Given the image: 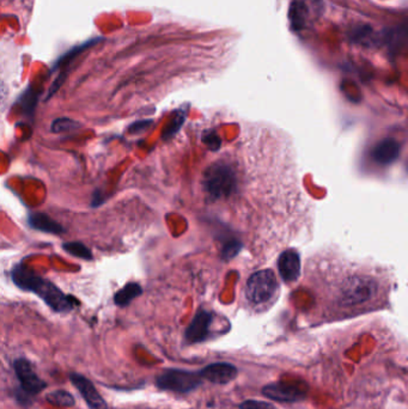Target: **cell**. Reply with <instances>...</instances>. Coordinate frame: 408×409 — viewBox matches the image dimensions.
Instances as JSON below:
<instances>
[{
    "label": "cell",
    "mask_w": 408,
    "mask_h": 409,
    "mask_svg": "<svg viewBox=\"0 0 408 409\" xmlns=\"http://www.w3.org/2000/svg\"><path fill=\"white\" fill-rule=\"evenodd\" d=\"M63 249L68 254L78 258V259L92 260V251L89 249L88 246H84L83 243H65L63 246Z\"/></svg>",
    "instance_id": "e0dca14e"
},
{
    "label": "cell",
    "mask_w": 408,
    "mask_h": 409,
    "mask_svg": "<svg viewBox=\"0 0 408 409\" xmlns=\"http://www.w3.org/2000/svg\"><path fill=\"white\" fill-rule=\"evenodd\" d=\"M240 409H275V407L270 402L246 400L240 405Z\"/></svg>",
    "instance_id": "ffe728a7"
},
{
    "label": "cell",
    "mask_w": 408,
    "mask_h": 409,
    "mask_svg": "<svg viewBox=\"0 0 408 409\" xmlns=\"http://www.w3.org/2000/svg\"><path fill=\"white\" fill-rule=\"evenodd\" d=\"M70 380H71L72 385L78 389V392L90 409H108V406L104 401L103 397L101 396L100 393L97 392V389L95 388V385H92V380H88L87 377L82 376L80 373H71Z\"/></svg>",
    "instance_id": "9c48e42d"
},
{
    "label": "cell",
    "mask_w": 408,
    "mask_h": 409,
    "mask_svg": "<svg viewBox=\"0 0 408 409\" xmlns=\"http://www.w3.org/2000/svg\"><path fill=\"white\" fill-rule=\"evenodd\" d=\"M308 8L303 1L293 0L290 6V22H291L292 29L300 30L305 27V22L307 20Z\"/></svg>",
    "instance_id": "4fadbf2b"
},
{
    "label": "cell",
    "mask_w": 408,
    "mask_h": 409,
    "mask_svg": "<svg viewBox=\"0 0 408 409\" xmlns=\"http://www.w3.org/2000/svg\"><path fill=\"white\" fill-rule=\"evenodd\" d=\"M203 383L199 372L181 369H169L156 378V385L161 390L171 393L188 394L201 387Z\"/></svg>",
    "instance_id": "5b68a950"
},
{
    "label": "cell",
    "mask_w": 408,
    "mask_h": 409,
    "mask_svg": "<svg viewBox=\"0 0 408 409\" xmlns=\"http://www.w3.org/2000/svg\"><path fill=\"white\" fill-rule=\"evenodd\" d=\"M352 40L362 45H374L379 41V38H376L375 34L372 33V30L369 27H359L357 29H354Z\"/></svg>",
    "instance_id": "ac0fdd59"
},
{
    "label": "cell",
    "mask_w": 408,
    "mask_h": 409,
    "mask_svg": "<svg viewBox=\"0 0 408 409\" xmlns=\"http://www.w3.org/2000/svg\"><path fill=\"white\" fill-rule=\"evenodd\" d=\"M263 394L267 399L273 401L293 403V402L305 400L307 392L297 385L279 382V383L265 385L263 388Z\"/></svg>",
    "instance_id": "52a82bcc"
},
{
    "label": "cell",
    "mask_w": 408,
    "mask_h": 409,
    "mask_svg": "<svg viewBox=\"0 0 408 409\" xmlns=\"http://www.w3.org/2000/svg\"><path fill=\"white\" fill-rule=\"evenodd\" d=\"M47 400L52 405L59 406V407H71L75 405V399L71 394L65 390H54L47 395Z\"/></svg>",
    "instance_id": "2e32d148"
},
{
    "label": "cell",
    "mask_w": 408,
    "mask_h": 409,
    "mask_svg": "<svg viewBox=\"0 0 408 409\" xmlns=\"http://www.w3.org/2000/svg\"><path fill=\"white\" fill-rule=\"evenodd\" d=\"M29 225L33 229L46 232V234L60 235L63 234L64 229L61 225L53 221L50 216L45 213H33L29 216Z\"/></svg>",
    "instance_id": "7c38bea8"
},
{
    "label": "cell",
    "mask_w": 408,
    "mask_h": 409,
    "mask_svg": "<svg viewBox=\"0 0 408 409\" xmlns=\"http://www.w3.org/2000/svg\"><path fill=\"white\" fill-rule=\"evenodd\" d=\"M199 375L203 380H207L213 385H224L238 377V370L233 364L213 363L201 370Z\"/></svg>",
    "instance_id": "ba28073f"
},
{
    "label": "cell",
    "mask_w": 408,
    "mask_h": 409,
    "mask_svg": "<svg viewBox=\"0 0 408 409\" xmlns=\"http://www.w3.org/2000/svg\"><path fill=\"white\" fill-rule=\"evenodd\" d=\"M13 368H15L17 378L20 380L22 392L27 394L28 396L38 395L46 388V383L38 376L29 360L24 358L17 359L13 364Z\"/></svg>",
    "instance_id": "8992f818"
},
{
    "label": "cell",
    "mask_w": 408,
    "mask_h": 409,
    "mask_svg": "<svg viewBox=\"0 0 408 409\" xmlns=\"http://www.w3.org/2000/svg\"><path fill=\"white\" fill-rule=\"evenodd\" d=\"M279 271L285 281H295L298 278L300 262L296 251H288L282 254L279 260Z\"/></svg>",
    "instance_id": "8fae6325"
},
{
    "label": "cell",
    "mask_w": 408,
    "mask_h": 409,
    "mask_svg": "<svg viewBox=\"0 0 408 409\" xmlns=\"http://www.w3.org/2000/svg\"><path fill=\"white\" fill-rule=\"evenodd\" d=\"M283 139L248 128L235 147L218 152L201 170L198 195L205 207L218 212L230 201L249 193L263 202L293 234L305 217V194L297 184L293 158Z\"/></svg>",
    "instance_id": "6da1fadb"
},
{
    "label": "cell",
    "mask_w": 408,
    "mask_h": 409,
    "mask_svg": "<svg viewBox=\"0 0 408 409\" xmlns=\"http://www.w3.org/2000/svg\"><path fill=\"white\" fill-rule=\"evenodd\" d=\"M211 322H212V318L210 313L206 311H201L198 313L186 332L187 343H199L205 341L210 334Z\"/></svg>",
    "instance_id": "30bf717a"
},
{
    "label": "cell",
    "mask_w": 408,
    "mask_h": 409,
    "mask_svg": "<svg viewBox=\"0 0 408 409\" xmlns=\"http://www.w3.org/2000/svg\"><path fill=\"white\" fill-rule=\"evenodd\" d=\"M140 295H142L140 286H138L137 284L126 285L125 288H121L120 291L114 296V302L119 306H126Z\"/></svg>",
    "instance_id": "9a60e30c"
},
{
    "label": "cell",
    "mask_w": 408,
    "mask_h": 409,
    "mask_svg": "<svg viewBox=\"0 0 408 409\" xmlns=\"http://www.w3.org/2000/svg\"><path fill=\"white\" fill-rule=\"evenodd\" d=\"M399 155V145L392 140L381 142L375 150V158L381 163H391Z\"/></svg>",
    "instance_id": "5bb4252c"
},
{
    "label": "cell",
    "mask_w": 408,
    "mask_h": 409,
    "mask_svg": "<svg viewBox=\"0 0 408 409\" xmlns=\"http://www.w3.org/2000/svg\"><path fill=\"white\" fill-rule=\"evenodd\" d=\"M278 291L279 285L273 272H256L247 281L245 298L250 308L263 310L275 301Z\"/></svg>",
    "instance_id": "277c9868"
},
{
    "label": "cell",
    "mask_w": 408,
    "mask_h": 409,
    "mask_svg": "<svg viewBox=\"0 0 408 409\" xmlns=\"http://www.w3.org/2000/svg\"><path fill=\"white\" fill-rule=\"evenodd\" d=\"M11 276L13 283L18 288L35 293L50 306V309L54 310L57 313H68L78 304L77 299L65 295L52 281L43 279L42 276H38L35 272L23 265H18L13 268Z\"/></svg>",
    "instance_id": "3957f363"
},
{
    "label": "cell",
    "mask_w": 408,
    "mask_h": 409,
    "mask_svg": "<svg viewBox=\"0 0 408 409\" xmlns=\"http://www.w3.org/2000/svg\"><path fill=\"white\" fill-rule=\"evenodd\" d=\"M1 100H3V89L0 88V103H1Z\"/></svg>",
    "instance_id": "44dd1931"
},
{
    "label": "cell",
    "mask_w": 408,
    "mask_h": 409,
    "mask_svg": "<svg viewBox=\"0 0 408 409\" xmlns=\"http://www.w3.org/2000/svg\"><path fill=\"white\" fill-rule=\"evenodd\" d=\"M78 126H80V124L72 121V120L66 119V117H61V119H58V120H55V121L53 122V125H52V132H54V133L70 132V131L75 130Z\"/></svg>",
    "instance_id": "d6986e66"
},
{
    "label": "cell",
    "mask_w": 408,
    "mask_h": 409,
    "mask_svg": "<svg viewBox=\"0 0 408 409\" xmlns=\"http://www.w3.org/2000/svg\"><path fill=\"white\" fill-rule=\"evenodd\" d=\"M307 279L342 311H352L384 298L392 280L382 268L354 262L340 255H316L307 263Z\"/></svg>",
    "instance_id": "7a4b0ae2"
}]
</instances>
